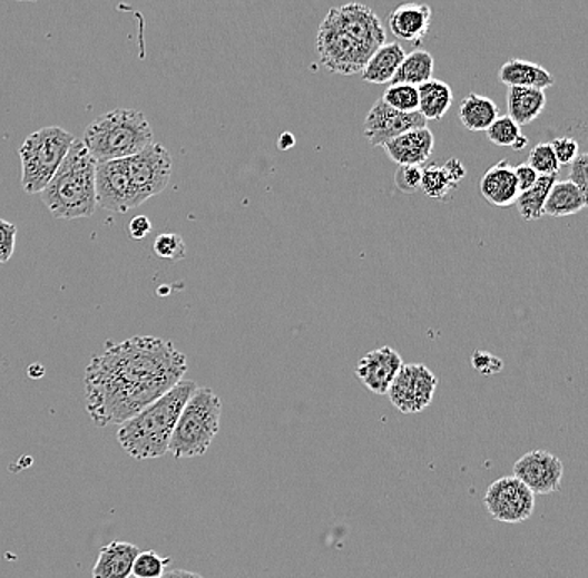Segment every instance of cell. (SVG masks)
Segmentation results:
<instances>
[{"mask_svg":"<svg viewBox=\"0 0 588 578\" xmlns=\"http://www.w3.org/2000/svg\"><path fill=\"white\" fill-rule=\"evenodd\" d=\"M381 99L401 112H414L418 110V87L410 84H390Z\"/></svg>","mask_w":588,"mask_h":578,"instance_id":"28","label":"cell"},{"mask_svg":"<svg viewBox=\"0 0 588 578\" xmlns=\"http://www.w3.org/2000/svg\"><path fill=\"white\" fill-rule=\"evenodd\" d=\"M96 166L82 140L74 139L59 169L39 193L56 219H80L96 213Z\"/></svg>","mask_w":588,"mask_h":578,"instance_id":"4","label":"cell"},{"mask_svg":"<svg viewBox=\"0 0 588 578\" xmlns=\"http://www.w3.org/2000/svg\"><path fill=\"white\" fill-rule=\"evenodd\" d=\"M154 251L163 259L179 261L186 256V244L177 234H160L154 243Z\"/></svg>","mask_w":588,"mask_h":578,"instance_id":"32","label":"cell"},{"mask_svg":"<svg viewBox=\"0 0 588 578\" xmlns=\"http://www.w3.org/2000/svg\"><path fill=\"white\" fill-rule=\"evenodd\" d=\"M17 227L9 221L0 219V264L9 263L16 249Z\"/></svg>","mask_w":588,"mask_h":578,"instance_id":"36","label":"cell"},{"mask_svg":"<svg viewBox=\"0 0 588 578\" xmlns=\"http://www.w3.org/2000/svg\"><path fill=\"white\" fill-rule=\"evenodd\" d=\"M471 364L478 373L484 374V376L500 373L503 370V361L494 356L493 353L483 350L474 351L473 356H471Z\"/></svg>","mask_w":588,"mask_h":578,"instance_id":"35","label":"cell"},{"mask_svg":"<svg viewBox=\"0 0 588 578\" xmlns=\"http://www.w3.org/2000/svg\"><path fill=\"white\" fill-rule=\"evenodd\" d=\"M394 183L404 194H414L420 190L421 166H398L394 173Z\"/></svg>","mask_w":588,"mask_h":578,"instance_id":"33","label":"cell"},{"mask_svg":"<svg viewBox=\"0 0 588 578\" xmlns=\"http://www.w3.org/2000/svg\"><path fill=\"white\" fill-rule=\"evenodd\" d=\"M548 144H550L551 150H553L555 157H557L560 166H568V164L578 156V143L574 137H555V139Z\"/></svg>","mask_w":588,"mask_h":578,"instance_id":"34","label":"cell"},{"mask_svg":"<svg viewBox=\"0 0 588 578\" xmlns=\"http://www.w3.org/2000/svg\"><path fill=\"white\" fill-rule=\"evenodd\" d=\"M96 200L97 207L119 214L143 204L134 189L126 159L97 163Z\"/></svg>","mask_w":588,"mask_h":578,"instance_id":"10","label":"cell"},{"mask_svg":"<svg viewBox=\"0 0 588 578\" xmlns=\"http://www.w3.org/2000/svg\"><path fill=\"white\" fill-rule=\"evenodd\" d=\"M501 82L507 87H530V89H548L555 79L540 63L523 59H510L500 67L498 72Z\"/></svg>","mask_w":588,"mask_h":578,"instance_id":"19","label":"cell"},{"mask_svg":"<svg viewBox=\"0 0 588 578\" xmlns=\"http://www.w3.org/2000/svg\"><path fill=\"white\" fill-rule=\"evenodd\" d=\"M488 513L503 523H521L535 510V494L517 477H501L488 487L483 498Z\"/></svg>","mask_w":588,"mask_h":578,"instance_id":"11","label":"cell"},{"mask_svg":"<svg viewBox=\"0 0 588 578\" xmlns=\"http://www.w3.org/2000/svg\"><path fill=\"white\" fill-rule=\"evenodd\" d=\"M480 193L491 206H513L520 189L511 163L503 159L491 166L480 179Z\"/></svg>","mask_w":588,"mask_h":578,"instance_id":"17","label":"cell"},{"mask_svg":"<svg viewBox=\"0 0 588 578\" xmlns=\"http://www.w3.org/2000/svg\"><path fill=\"white\" fill-rule=\"evenodd\" d=\"M386 42V29L371 7L344 3L327 10L317 29L321 63L331 74H360L374 50Z\"/></svg>","mask_w":588,"mask_h":578,"instance_id":"2","label":"cell"},{"mask_svg":"<svg viewBox=\"0 0 588 578\" xmlns=\"http://www.w3.org/2000/svg\"><path fill=\"white\" fill-rule=\"evenodd\" d=\"M139 548L129 541H110L100 548L92 578H129Z\"/></svg>","mask_w":588,"mask_h":578,"instance_id":"18","label":"cell"},{"mask_svg":"<svg viewBox=\"0 0 588 578\" xmlns=\"http://www.w3.org/2000/svg\"><path fill=\"white\" fill-rule=\"evenodd\" d=\"M82 144L96 163L126 159L154 143L149 120L139 110L114 109L94 119Z\"/></svg>","mask_w":588,"mask_h":578,"instance_id":"5","label":"cell"},{"mask_svg":"<svg viewBox=\"0 0 588 578\" xmlns=\"http://www.w3.org/2000/svg\"><path fill=\"white\" fill-rule=\"evenodd\" d=\"M76 137L59 126L42 127L30 134L19 149L22 189L39 194L52 179Z\"/></svg>","mask_w":588,"mask_h":578,"instance_id":"7","label":"cell"},{"mask_svg":"<svg viewBox=\"0 0 588 578\" xmlns=\"http://www.w3.org/2000/svg\"><path fill=\"white\" fill-rule=\"evenodd\" d=\"M196 388L194 381H177L163 396L120 423L117 440L122 450L134 460H153L167 453L177 418Z\"/></svg>","mask_w":588,"mask_h":578,"instance_id":"3","label":"cell"},{"mask_svg":"<svg viewBox=\"0 0 588 578\" xmlns=\"http://www.w3.org/2000/svg\"><path fill=\"white\" fill-rule=\"evenodd\" d=\"M587 194L570 180H555L545 200L543 216L565 217L580 213L587 206Z\"/></svg>","mask_w":588,"mask_h":578,"instance_id":"22","label":"cell"},{"mask_svg":"<svg viewBox=\"0 0 588 578\" xmlns=\"http://www.w3.org/2000/svg\"><path fill=\"white\" fill-rule=\"evenodd\" d=\"M219 396L210 388H196L177 418L169 450L174 458H196L209 450L219 431Z\"/></svg>","mask_w":588,"mask_h":578,"instance_id":"6","label":"cell"},{"mask_svg":"<svg viewBox=\"0 0 588 578\" xmlns=\"http://www.w3.org/2000/svg\"><path fill=\"white\" fill-rule=\"evenodd\" d=\"M570 170H568V180L574 183L581 193L587 194L588 184V156L587 154H578L570 164Z\"/></svg>","mask_w":588,"mask_h":578,"instance_id":"37","label":"cell"},{"mask_svg":"<svg viewBox=\"0 0 588 578\" xmlns=\"http://www.w3.org/2000/svg\"><path fill=\"white\" fill-rule=\"evenodd\" d=\"M186 371V354L160 337L109 343L86 370L87 414L96 427L124 423L183 380Z\"/></svg>","mask_w":588,"mask_h":578,"instance_id":"1","label":"cell"},{"mask_svg":"<svg viewBox=\"0 0 588 578\" xmlns=\"http://www.w3.org/2000/svg\"><path fill=\"white\" fill-rule=\"evenodd\" d=\"M454 187L457 186L450 183L443 167L438 166V164L421 167L420 189L423 190L424 196L430 197V199H444Z\"/></svg>","mask_w":588,"mask_h":578,"instance_id":"27","label":"cell"},{"mask_svg":"<svg viewBox=\"0 0 588 578\" xmlns=\"http://www.w3.org/2000/svg\"><path fill=\"white\" fill-rule=\"evenodd\" d=\"M19 2H37V0H19Z\"/></svg>","mask_w":588,"mask_h":578,"instance_id":"44","label":"cell"},{"mask_svg":"<svg viewBox=\"0 0 588 578\" xmlns=\"http://www.w3.org/2000/svg\"><path fill=\"white\" fill-rule=\"evenodd\" d=\"M150 229H153V224H150L149 217L147 216L133 217L129 227H127L129 236L133 237V239H144V237L150 233Z\"/></svg>","mask_w":588,"mask_h":578,"instance_id":"40","label":"cell"},{"mask_svg":"<svg viewBox=\"0 0 588 578\" xmlns=\"http://www.w3.org/2000/svg\"><path fill=\"white\" fill-rule=\"evenodd\" d=\"M527 144H528L527 137L520 136L518 137L517 143H514L513 146H511V149L521 150L523 149L525 146H527Z\"/></svg>","mask_w":588,"mask_h":578,"instance_id":"43","label":"cell"},{"mask_svg":"<svg viewBox=\"0 0 588 578\" xmlns=\"http://www.w3.org/2000/svg\"><path fill=\"white\" fill-rule=\"evenodd\" d=\"M498 116V106L490 97L470 92L461 99L460 120L471 133L487 130Z\"/></svg>","mask_w":588,"mask_h":578,"instance_id":"24","label":"cell"},{"mask_svg":"<svg viewBox=\"0 0 588 578\" xmlns=\"http://www.w3.org/2000/svg\"><path fill=\"white\" fill-rule=\"evenodd\" d=\"M296 144V137L291 133H283L277 137V149L287 150Z\"/></svg>","mask_w":588,"mask_h":578,"instance_id":"41","label":"cell"},{"mask_svg":"<svg viewBox=\"0 0 588 578\" xmlns=\"http://www.w3.org/2000/svg\"><path fill=\"white\" fill-rule=\"evenodd\" d=\"M404 56L406 52L400 43L384 42L364 63L360 72L361 79L370 84H391Z\"/></svg>","mask_w":588,"mask_h":578,"instance_id":"21","label":"cell"},{"mask_svg":"<svg viewBox=\"0 0 588 578\" xmlns=\"http://www.w3.org/2000/svg\"><path fill=\"white\" fill-rule=\"evenodd\" d=\"M453 104V89L440 79L418 86V112L427 120H440Z\"/></svg>","mask_w":588,"mask_h":578,"instance_id":"23","label":"cell"},{"mask_svg":"<svg viewBox=\"0 0 588 578\" xmlns=\"http://www.w3.org/2000/svg\"><path fill=\"white\" fill-rule=\"evenodd\" d=\"M383 147L398 166H423L433 153L434 136L428 127H420L400 134Z\"/></svg>","mask_w":588,"mask_h":578,"instance_id":"15","label":"cell"},{"mask_svg":"<svg viewBox=\"0 0 588 578\" xmlns=\"http://www.w3.org/2000/svg\"><path fill=\"white\" fill-rule=\"evenodd\" d=\"M427 123L428 120L418 110L401 112V110L388 106L383 99H378L364 119L363 136L366 137L371 146L383 147L384 144L390 143L391 139L406 133V130L427 127Z\"/></svg>","mask_w":588,"mask_h":578,"instance_id":"12","label":"cell"},{"mask_svg":"<svg viewBox=\"0 0 588 578\" xmlns=\"http://www.w3.org/2000/svg\"><path fill=\"white\" fill-rule=\"evenodd\" d=\"M547 107L545 90L530 89V87H508L507 90V116L513 119L518 126H527L538 119Z\"/></svg>","mask_w":588,"mask_h":578,"instance_id":"20","label":"cell"},{"mask_svg":"<svg viewBox=\"0 0 588 578\" xmlns=\"http://www.w3.org/2000/svg\"><path fill=\"white\" fill-rule=\"evenodd\" d=\"M513 477L533 494L557 493L564 480V463L548 451L531 450L518 458L513 464Z\"/></svg>","mask_w":588,"mask_h":578,"instance_id":"13","label":"cell"},{"mask_svg":"<svg viewBox=\"0 0 588 578\" xmlns=\"http://www.w3.org/2000/svg\"><path fill=\"white\" fill-rule=\"evenodd\" d=\"M513 173L520 193L521 190L530 189V187H533L535 183H537L538 174L535 173V169H531L527 163H521L518 164V166H513Z\"/></svg>","mask_w":588,"mask_h":578,"instance_id":"38","label":"cell"},{"mask_svg":"<svg viewBox=\"0 0 588 578\" xmlns=\"http://www.w3.org/2000/svg\"><path fill=\"white\" fill-rule=\"evenodd\" d=\"M401 366L403 361L400 353L391 346H381L364 354L357 361L356 376L367 390L386 396L388 388L393 383Z\"/></svg>","mask_w":588,"mask_h":578,"instance_id":"14","label":"cell"},{"mask_svg":"<svg viewBox=\"0 0 588 578\" xmlns=\"http://www.w3.org/2000/svg\"><path fill=\"white\" fill-rule=\"evenodd\" d=\"M169 564V557H160L156 551H139L134 560L133 575L136 578H160Z\"/></svg>","mask_w":588,"mask_h":578,"instance_id":"29","label":"cell"},{"mask_svg":"<svg viewBox=\"0 0 588 578\" xmlns=\"http://www.w3.org/2000/svg\"><path fill=\"white\" fill-rule=\"evenodd\" d=\"M431 23V7L427 3H401L388 16V27L398 39L421 42L428 36Z\"/></svg>","mask_w":588,"mask_h":578,"instance_id":"16","label":"cell"},{"mask_svg":"<svg viewBox=\"0 0 588 578\" xmlns=\"http://www.w3.org/2000/svg\"><path fill=\"white\" fill-rule=\"evenodd\" d=\"M127 169L140 203L163 193L173 176V157L166 147L150 143L140 153L126 157Z\"/></svg>","mask_w":588,"mask_h":578,"instance_id":"9","label":"cell"},{"mask_svg":"<svg viewBox=\"0 0 588 578\" xmlns=\"http://www.w3.org/2000/svg\"><path fill=\"white\" fill-rule=\"evenodd\" d=\"M484 133L494 146L501 147L513 146L521 136L520 126L508 116H498Z\"/></svg>","mask_w":588,"mask_h":578,"instance_id":"30","label":"cell"},{"mask_svg":"<svg viewBox=\"0 0 588 578\" xmlns=\"http://www.w3.org/2000/svg\"><path fill=\"white\" fill-rule=\"evenodd\" d=\"M441 167H443L444 174H447L450 183L454 184L457 187L458 184H460V180L467 176V169H464L463 163H461L460 159H457V157H451V159H448Z\"/></svg>","mask_w":588,"mask_h":578,"instance_id":"39","label":"cell"},{"mask_svg":"<svg viewBox=\"0 0 588 578\" xmlns=\"http://www.w3.org/2000/svg\"><path fill=\"white\" fill-rule=\"evenodd\" d=\"M129 578H136V577H129Z\"/></svg>","mask_w":588,"mask_h":578,"instance_id":"45","label":"cell"},{"mask_svg":"<svg viewBox=\"0 0 588 578\" xmlns=\"http://www.w3.org/2000/svg\"><path fill=\"white\" fill-rule=\"evenodd\" d=\"M438 378L430 368L420 363L403 364L388 388L386 396L401 413L427 410L437 393Z\"/></svg>","mask_w":588,"mask_h":578,"instance_id":"8","label":"cell"},{"mask_svg":"<svg viewBox=\"0 0 588 578\" xmlns=\"http://www.w3.org/2000/svg\"><path fill=\"white\" fill-rule=\"evenodd\" d=\"M558 179V174H550V176H538L537 183L530 189L521 190L518 194L514 206L518 213L525 221H538L543 217L545 200H547L548 193L555 180Z\"/></svg>","mask_w":588,"mask_h":578,"instance_id":"26","label":"cell"},{"mask_svg":"<svg viewBox=\"0 0 588 578\" xmlns=\"http://www.w3.org/2000/svg\"><path fill=\"white\" fill-rule=\"evenodd\" d=\"M527 164L531 169H535L538 176H550V174H558L560 170V164H558L548 143L537 144L528 154Z\"/></svg>","mask_w":588,"mask_h":578,"instance_id":"31","label":"cell"},{"mask_svg":"<svg viewBox=\"0 0 588 578\" xmlns=\"http://www.w3.org/2000/svg\"><path fill=\"white\" fill-rule=\"evenodd\" d=\"M160 578H204L199 574H194L189 570H169L163 575Z\"/></svg>","mask_w":588,"mask_h":578,"instance_id":"42","label":"cell"},{"mask_svg":"<svg viewBox=\"0 0 588 578\" xmlns=\"http://www.w3.org/2000/svg\"><path fill=\"white\" fill-rule=\"evenodd\" d=\"M434 59L430 52L423 49L413 50L406 53L401 60L396 74L391 84H410V86H421L427 80L433 79Z\"/></svg>","mask_w":588,"mask_h":578,"instance_id":"25","label":"cell"}]
</instances>
